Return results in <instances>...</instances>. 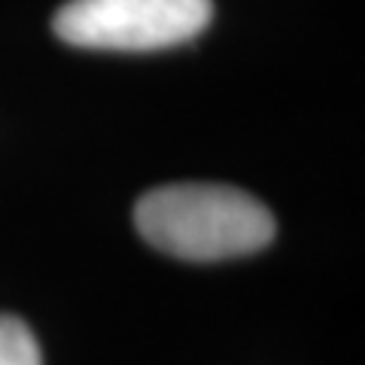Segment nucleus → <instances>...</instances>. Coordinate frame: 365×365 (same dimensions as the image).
Returning <instances> with one entry per match:
<instances>
[{"instance_id": "f257e3e1", "label": "nucleus", "mask_w": 365, "mask_h": 365, "mask_svg": "<svg viewBox=\"0 0 365 365\" xmlns=\"http://www.w3.org/2000/svg\"><path fill=\"white\" fill-rule=\"evenodd\" d=\"M134 222L146 244L186 262L250 256L274 237L265 204L216 182H174L146 192L134 207Z\"/></svg>"}, {"instance_id": "f03ea898", "label": "nucleus", "mask_w": 365, "mask_h": 365, "mask_svg": "<svg viewBox=\"0 0 365 365\" xmlns=\"http://www.w3.org/2000/svg\"><path fill=\"white\" fill-rule=\"evenodd\" d=\"M210 16V0H71L55 16V34L83 49L153 52L198 37Z\"/></svg>"}, {"instance_id": "7ed1b4c3", "label": "nucleus", "mask_w": 365, "mask_h": 365, "mask_svg": "<svg viewBox=\"0 0 365 365\" xmlns=\"http://www.w3.org/2000/svg\"><path fill=\"white\" fill-rule=\"evenodd\" d=\"M0 365H43L37 338L19 317H0Z\"/></svg>"}]
</instances>
